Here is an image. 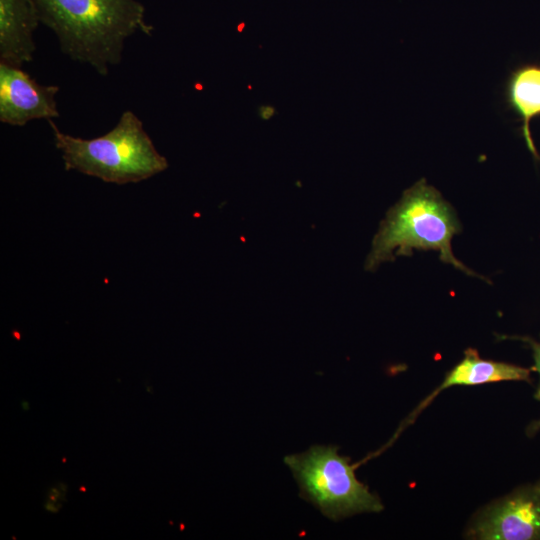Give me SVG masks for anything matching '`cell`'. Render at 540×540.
Segmentation results:
<instances>
[{"mask_svg":"<svg viewBox=\"0 0 540 540\" xmlns=\"http://www.w3.org/2000/svg\"><path fill=\"white\" fill-rule=\"evenodd\" d=\"M59 87L39 84L21 67L0 61V121L24 126L31 120L59 117Z\"/></svg>","mask_w":540,"mask_h":540,"instance_id":"cell-6","label":"cell"},{"mask_svg":"<svg viewBox=\"0 0 540 540\" xmlns=\"http://www.w3.org/2000/svg\"><path fill=\"white\" fill-rule=\"evenodd\" d=\"M466 536L477 540H540V491L516 489L481 509Z\"/></svg>","mask_w":540,"mask_h":540,"instance_id":"cell-5","label":"cell"},{"mask_svg":"<svg viewBox=\"0 0 540 540\" xmlns=\"http://www.w3.org/2000/svg\"><path fill=\"white\" fill-rule=\"evenodd\" d=\"M145 387H146V390H147L150 394L153 393V389H152V387H151L149 384L146 383V384H145Z\"/></svg>","mask_w":540,"mask_h":540,"instance_id":"cell-17","label":"cell"},{"mask_svg":"<svg viewBox=\"0 0 540 540\" xmlns=\"http://www.w3.org/2000/svg\"><path fill=\"white\" fill-rule=\"evenodd\" d=\"M350 460L334 445H314L284 458L298 483L300 497L333 521L384 508L380 498L357 479V465Z\"/></svg>","mask_w":540,"mask_h":540,"instance_id":"cell-4","label":"cell"},{"mask_svg":"<svg viewBox=\"0 0 540 540\" xmlns=\"http://www.w3.org/2000/svg\"><path fill=\"white\" fill-rule=\"evenodd\" d=\"M530 369L493 360L483 359L472 348L465 351L463 359L445 376L443 382L426 397L406 418L399 431L411 424L417 415L444 389L452 386H473L500 381H530ZM396 432L393 438L399 434ZM392 438V440H394Z\"/></svg>","mask_w":540,"mask_h":540,"instance_id":"cell-7","label":"cell"},{"mask_svg":"<svg viewBox=\"0 0 540 540\" xmlns=\"http://www.w3.org/2000/svg\"><path fill=\"white\" fill-rule=\"evenodd\" d=\"M57 486L65 493L68 491V485L62 481L57 483Z\"/></svg>","mask_w":540,"mask_h":540,"instance_id":"cell-16","label":"cell"},{"mask_svg":"<svg viewBox=\"0 0 540 540\" xmlns=\"http://www.w3.org/2000/svg\"><path fill=\"white\" fill-rule=\"evenodd\" d=\"M460 226L451 206L424 179L405 190L392 207L372 243L366 269L374 270L396 256L410 255L413 249H432L440 259L468 275H475L455 258L451 240Z\"/></svg>","mask_w":540,"mask_h":540,"instance_id":"cell-3","label":"cell"},{"mask_svg":"<svg viewBox=\"0 0 540 540\" xmlns=\"http://www.w3.org/2000/svg\"><path fill=\"white\" fill-rule=\"evenodd\" d=\"M48 500L52 502H65L67 501L66 493L63 492L57 485L54 487H51L47 492V498Z\"/></svg>","mask_w":540,"mask_h":540,"instance_id":"cell-11","label":"cell"},{"mask_svg":"<svg viewBox=\"0 0 540 540\" xmlns=\"http://www.w3.org/2000/svg\"><path fill=\"white\" fill-rule=\"evenodd\" d=\"M536 487H537L538 490L540 491V481L536 484Z\"/></svg>","mask_w":540,"mask_h":540,"instance_id":"cell-19","label":"cell"},{"mask_svg":"<svg viewBox=\"0 0 540 540\" xmlns=\"http://www.w3.org/2000/svg\"><path fill=\"white\" fill-rule=\"evenodd\" d=\"M43 508L50 513H57L62 508V502H52L48 499L44 501Z\"/></svg>","mask_w":540,"mask_h":540,"instance_id":"cell-12","label":"cell"},{"mask_svg":"<svg viewBox=\"0 0 540 540\" xmlns=\"http://www.w3.org/2000/svg\"><path fill=\"white\" fill-rule=\"evenodd\" d=\"M539 430H540V418L529 425L527 429V433L534 434L538 432Z\"/></svg>","mask_w":540,"mask_h":540,"instance_id":"cell-14","label":"cell"},{"mask_svg":"<svg viewBox=\"0 0 540 540\" xmlns=\"http://www.w3.org/2000/svg\"><path fill=\"white\" fill-rule=\"evenodd\" d=\"M20 405L24 411H28L30 409V404L27 400H22Z\"/></svg>","mask_w":540,"mask_h":540,"instance_id":"cell-15","label":"cell"},{"mask_svg":"<svg viewBox=\"0 0 540 540\" xmlns=\"http://www.w3.org/2000/svg\"><path fill=\"white\" fill-rule=\"evenodd\" d=\"M48 122L66 170L122 185L149 179L168 167L143 122L131 110L122 113L113 129L92 139L63 133L51 120Z\"/></svg>","mask_w":540,"mask_h":540,"instance_id":"cell-2","label":"cell"},{"mask_svg":"<svg viewBox=\"0 0 540 540\" xmlns=\"http://www.w3.org/2000/svg\"><path fill=\"white\" fill-rule=\"evenodd\" d=\"M79 490L85 492V491H86V488H85L84 486H81V487L79 488Z\"/></svg>","mask_w":540,"mask_h":540,"instance_id":"cell-18","label":"cell"},{"mask_svg":"<svg viewBox=\"0 0 540 540\" xmlns=\"http://www.w3.org/2000/svg\"><path fill=\"white\" fill-rule=\"evenodd\" d=\"M40 21L56 35L62 53L100 75L122 60L125 41L137 32L150 36L138 0H34Z\"/></svg>","mask_w":540,"mask_h":540,"instance_id":"cell-1","label":"cell"},{"mask_svg":"<svg viewBox=\"0 0 540 540\" xmlns=\"http://www.w3.org/2000/svg\"><path fill=\"white\" fill-rule=\"evenodd\" d=\"M275 113V109L272 106H261L259 108V116L264 119H270Z\"/></svg>","mask_w":540,"mask_h":540,"instance_id":"cell-13","label":"cell"},{"mask_svg":"<svg viewBox=\"0 0 540 540\" xmlns=\"http://www.w3.org/2000/svg\"><path fill=\"white\" fill-rule=\"evenodd\" d=\"M526 341L530 344L533 351V358H534L533 370L536 371V373L539 376L538 385L535 391V398L540 401V343L535 342L530 339H526Z\"/></svg>","mask_w":540,"mask_h":540,"instance_id":"cell-10","label":"cell"},{"mask_svg":"<svg viewBox=\"0 0 540 540\" xmlns=\"http://www.w3.org/2000/svg\"><path fill=\"white\" fill-rule=\"evenodd\" d=\"M504 97L507 107L521 120V135L537 160L530 122L540 117V63H525L513 69L505 83Z\"/></svg>","mask_w":540,"mask_h":540,"instance_id":"cell-9","label":"cell"},{"mask_svg":"<svg viewBox=\"0 0 540 540\" xmlns=\"http://www.w3.org/2000/svg\"><path fill=\"white\" fill-rule=\"evenodd\" d=\"M39 23L34 0H0V61L18 67L32 61Z\"/></svg>","mask_w":540,"mask_h":540,"instance_id":"cell-8","label":"cell"}]
</instances>
